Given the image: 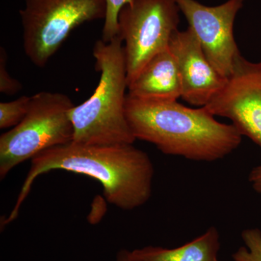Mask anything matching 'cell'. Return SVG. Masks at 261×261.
Here are the masks:
<instances>
[{
  "mask_svg": "<svg viewBox=\"0 0 261 261\" xmlns=\"http://www.w3.org/2000/svg\"><path fill=\"white\" fill-rule=\"evenodd\" d=\"M53 170L94 178L102 185L108 202L122 210L140 207L152 195L154 168L143 150L133 144L93 145L72 141L45 149L33 158L16 204L5 224L16 219L36 178Z\"/></svg>",
  "mask_w": 261,
  "mask_h": 261,
  "instance_id": "obj_1",
  "label": "cell"
},
{
  "mask_svg": "<svg viewBox=\"0 0 261 261\" xmlns=\"http://www.w3.org/2000/svg\"><path fill=\"white\" fill-rule=\"evenodd\" d=\"M126 116L136 140L153 144L163 153L199 162L224 159L241 145L232 124L221 123L205 108L176 101H149L127 94Z\"/></svg>",
  "mask_w": 261,
  "mask_h": 261,
  "instance_id": "obj_2",
  "label": "cell"
},
{
  "mask_svg": "<svg viewBox=\"0 0 261 261\" xmlns=\"http://www.w3.org/2000/svg\"><path fill=\"white\" fill-rule=\"evenodd\" d=\"M95 69L100 73L93 94L70 112L73 142L84 145L134 144L136 140L126 116L128 79L123 40L117 36L102 39L93 48Z\"/></svg>",
  "mask_w": 261,
  "mask_h": 261,
  "instance_id": "obj_3",
  "label": "cell"
},
{
  "mask_svg": "<svg viewBox=\"0 0 261 261\" xmlns=\"http://www.w3.org/2000/svg\"><path fill=\"white\" fill-rule=\"evenodd\" d=\"M74 106L68 96L60 92L32 96L23 119L0 137V178L39 152L72 142L70 112Z\"/></svg>",
  "mask_w": 261,
  "mask_h": 261,
  "instance_id": "obj_4",
  "label": "cell"
},
{
  "mask_svg": "<svg viewBox=\"0 0 261 261\" xmlns=\"http://www.w3.org/2000/svg\"><path fill=\"white\" fill-rule=\"evenodd\" d=\"M106 0H24L20 10L23 49L44 68L77 27L106 18Z\"/></svg>",
  "mask_w": 261,
  "mask_h": 261,
  "instance_id": "obj_5",
  "label": "cell"
},
{
  "mask_svg": "<svg viewBox=\"0 0 261 261\" xmlns=\"http://www.w3.org/2000/svg\"><path fill=\"white\" fill-rule=\"evenodd\" d=\"M175 0H130L118 15L128 85L154 56L169 47L179 24Z\"/></svg>",
  "mask_w": 261,
  "mask_h": 261,
  "instance_id": "obj_6",
  "label": "cell"
},
{
  "mask_svg": "<svg viewBox=\"0 0 261 261\" xmlns=\"http://www.w3.org/2000/svg\"><path fill=\"white\" fill-rule=\"evenodd\" d=\"M203 108L229 119L261 149V62L252 63L240 55L224 87Z\"/></svg>",
  "mask_w": 261,
  "mask_h": 261,
  "instance_id": "obj_7",
  "label": "cell"
},
{
  "mask_svg": "<svg viewBox=\"0 0 261 261\" xmlns=\"http://www.w3.org/2000/svg\"><path fill=\"white\" fill-rule=\"evenodd\" d=\"M186 17L207 59L227 79L241 55L233 37V23L243 0H228L217 6H206L196 0H175Z\"/></svg>",
  "mask_w": 261,
  "mask_h": 261,
  "instance_id": "obj_8",
  "label": "cell"
},
{
  "mask_svg": "<svg viewBox=\"0 0 261 261\" xmlns=\"http://www.w3.org/2000/svg\"><path fill=\"white\" fill-rule=\"evenodd\" d=\"M169 49L177 62L182 99L192 106L204 107L224 87L226 78L211 64L190 27L173 34Z\"/></svg>",
  "mask_w": 261,
  "mask_h": 261,
  "instance_id": "obj_9",
  "label": "cell"
},
{
  "mask_svg": "<svg viewBox=\"0 0 261 261\" xmlns=\"http://www.w3.org/2000/svg\"><path fill=\"white\" fill-rule=\"evenodd\" d=\"M177 62L169 47L154 56L128 85V95L149 101H176L181 97Z\"/></svg>",
  "mask_w": 261,
  "mask_h": 261,
  "instance_id": "obj_10",
  "label": "cell"
},
{
  "mask_svg": "<svg viewBox=\"0 0 261 261\" xmlns=\"http://www.w3.org/2000/svg\"><path fill=\"white\" fill-rule=\"evenodd\" d=\"M221 238L218 228L207 230L181 246L174 248L147 246L132 250L136 261H219Z\"/></svg>",
  "mask_w": 261,
  "mask_h": 261,
  "instance_id": "obj_11",
  "label": "cell"
},
{
  "mask_svg": "<svg viewBox=\"0 0 261 261\" xmlns=\"http://www.w3.org/2000/svg\"><path fill=\"white\" fill-rule=\"evenodd\" d=\"M244 245L239 247L232 255L233 261H261V229L248 228L241 233Z\"/></svg>",
  "mask_w": 261,
  "mask_h": 261,
  "instance_id": "obj_12",
  "label": "cell"
},
{
  "mask_svg": "<svg viewBox=\"0 0 261 261\" xmlns=\"http://www.w3.org/2000/svg\"><path fill=\"white\" fill-rule=\"evenodd\" d=\"M31 97L21 96L10 102L0 103V128L15 127L28 112Z\"/></svg>",
  "mask_w": 261,
  "mask_h": 261,
  "instance_id": "obj_13",
  "label": "cell"
},
{
  "mask_svg": "<svg viewBox=\"0 0 261 261\" xmlns=\"http://www.w3.org/2000/svg\"><path fill=\"white\" fill-rule=\"evenodd\" d=\"M130 0H106L107 11L104 20L102 40L110 42L118 34V18L120 11Z\"/></svg>",
  "mask_w": 261,
  "mask_h": 261,
  "instance_id": "obj_14",
  "label": "cell"
},
{
  "mask_svg": "<svg viewBox=\"0 0 261 261\" xmlns=\"http://www.w3.org/2000/svg\"><path fill=\"white\" fill-rule=\"evenodd\" d=\"M8 56L5 48H0V92L7 95H14L22 89V84L10 75L7 70Z\"/></svg>",
  "mask_w": 261,
  "mask_h": 261,
  "instance_id": "obj_15",
  "label": "cell"
},
{
  "mask_svg": "<svg viewBox=\"0 0 261 261\" xmlns=\"http://www.w3.org/2000/svg\"><path fill=\"white\" fill-rule=\"evenodd\" d=\"M248 181L252 190L261 196V164L252 168L248 175Z\"/></svg>",
  "mask_w": 261,
  "mask_h": 261,
  "instance_id": "obj_16",
  "label": "cell"
},
{
  "mask_svg": "<svg viewBox=\"0 0 261 261\" xmlns=\"http://www.w3.org/2000/svg\"><path fill=\"white\" fill-rule=\"evenodd\" d=\"M116 261H136L135 259L132 256V251L123 249L119 250L117 253Z\"/></svg>",
  "mask_w": 261,
  "mask_h": 261,
  "instance_id": "obj_17",
  "label": "cell"
}]
</instances>
